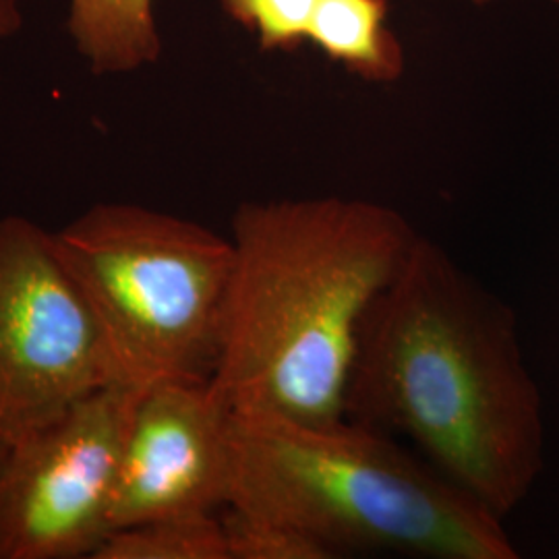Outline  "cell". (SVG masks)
Wrapping results in <instances>:
<instances>
[{
  "instance_id": "obj_1",
  "label": "cell",
  "mask_w": 559,
  "mask_h": 559,
  "mask_svg": "<svg viewBox=\"0 0 559 559\" xmlns=\"http://www.w3.org/2000/svg\"><path fill=\"white\" fill-rule=\"evenodd\" d=\"M346 419L399 436L501 520L543 468L514 311L423 235L362 330Z\"/></svg>"
},
{
  "instance_id": "obj_2",
  "label": "cell",
  "mask_w": 559,
  "mask_h": 559,
  "mask_svg": "<svg viewBox=\"0 0 559 559\" xmlns=\"http://www.w3.org/2000/svg\"><path fill=\"white\" fill-rule=\"evenodd\" d=\"M419 233L376 201L242 203L214 385L235 415L346 419L367 320Z\"/></svg>"
},
{
  "instance_id": "obj_3",
  "label": "cell",
  "mask_w": 559,
  "mask_h": 559,
  "mask_svg": "<svg viewBox=\"0 0 559 559\" xmlns=\"http://www.w3.org/2000/svg\"><path fill=\"white\" fill-rule=\"evenodd\" d=\"M228 508L344 554L514 559L501 519L392 436L357 420L235 415Z\"/></svg>"
},
{
  "instance_id": "obj_4",
  "label": "cell",
  "mask_w": 559,
  "mask_h": 559,
  "mask_svg": "<svg viewBox=\"0 0 559 559\" xmlns=\"http://www.w3.org/2000/svg\"><path fill=\"white\" fill-rule=\"evenodd\" d=\"M100 328L115 385L212 378L235 249L230 237L133 203H98L52 233Z\"/></svg>"
},
{
  "instance_id": "obj_5",
  "label": "cell",
  "mask_w": 559,
  "mask_h": 559,
  "mask_svg": "<svg viewBox=\"0 0 559 559\" xmlns=\"http://www.w3.org/2000/svg\"><path fill=\"white\" fill-rule=\"evenodd\" d=\"M115 385L100 328L36 222L0 218V441Z\"/></svg>"
},
{
  "instance_id": "obj_6",
  "label": "cell",
  "mask_w": 559,
  "mask_h": 559,
  "mask_svg": "<svg viewBox=\"0 0 559 559\" xmlns=\"http://www.w3.org/2000/svg\"><path fill=\"white\" fill-rule=\"evenodd\" d=\"M133 390L110 385L0 441V559L94 558L110 533Z\"/></svg>"
},
{
  "instance_id": "obj_7",
  "label": "cell",
  "mask_w": 559,
  "mask_h": 559,
  "mask_svg": "<svg viewBox=\"0 0 559 559\" xmlns=\"http://www.w3.org/2000/svg\"><path fill=\"white\" fill-rule=\"evenodd\" d=\"M233 420L212 378H173L140 390L120 445L110 533L228 506Z\"/></svg>"
},
{
  "instance_id": "obj_8",
  "label": "cell",
  "mask_w": 559,
  "mask_h": 559,
  "mask_svg": "<svg viewBox=\"0 0 559 559\" xmlns=\"http://www.w3.org/2000/svg\"><path fill=\"white\" fill-rule=\"evenodd\" d=\"M69 32L94 73H129L160 57L154 0H71Z\"/></svg>"
},
{
  "instance_id": "obj_9",
  "label": "cell",
  "mask_w": 559,
  "mask_h": 559,
  "mask_svg": "<svg viewBox=\"0 0 559 559\" xmlns=\"http://www.w3.org/2000/svg\"><path fill=\"white\" fill-rule=\"evenodd\" d=\"M388 0H321L309 40L328 59L344 64L362 80L388 83L402 73V50L385 29Z\"/></svg>"
},
{
  "instance_id": "obj_10",
  "label": "cell",
  "mask_w": 559,
  "mask_h": 559,
  "mask_svg": "<svg viewBox=\"0 0 559 559\" xmlns=\"http://www.w3.org/2000/svg\"><path fill=\"white\" fill-rule=\"evenodd\" d=\"M96 559H230L224 522L214 514L150 520L112 531Z\"/></svg>"
},
{
  "instance_id": "obj_11",
  "label": "cell",
  "mask_w": 559,
  "mask_h": 559,
  "mask_svg": "<svg viewBox=\"0 0 559 559\" xmlns=\"http://www.w3.org/2000/svg\"><path fill=\"white\" fill-rule=\"evenodd\" d=\"M222 522L230 559H332L316 540L278 520L230 508Z\"/></svg>"
},
{
  "instance_id": "obj_12",
  "label": "cell",
  "mask_w": 559,
  "mask_h": 559,
  "mask_svg": "<svg viewBox=\"0 0 559 559\" xmlns=\"http://www.w3.org/2000/svg\"><path fill=\"white\" fill-rule=\"evenodd\" d=\"M321 0H222L226 13L255 32L263 50H295L309 40Z\"/></svg>"
},
{
  "instance_id": "obj_13",
  "label": "cell",
  "mask_w": 559,
  "mask_h": 559,
  "mask_svg": "<svg viewBox=\"0 0 559 559\" xmlns=\"http://www.w3.org/2000/svg\"><path fill=\"white\" fill-rule=\"evenodd\" d=\"M21 23V0H0V40L15 36L20 32Z\"/></svg>"
},
{
  "instance_id": "obj_14",
  "label": "cell",
  "mask_w": 559,
  "mask_h": 559,
  "mask_svg": "<svg viewBox=\"0 0 559 559\" xmlns=\"http://www.w3.org/2000/svg\"><path fill=\"white\" fill-rule=\"evenodd\" d=\"M475 2H479V4H485V2H489V0H475Z\"/></svg>"
},
{
  "instance_id": "obj_15",
  "label": "cell",
  "mask_w": 559,
  "mask_h": 559,
  "mask_svg": "<svg viewBox=\"0 0 559 559\" xmlns=\"http://www.w3.org/2000/svg\"><path fill=\"white\" fill-rule=\"evenodd\" d=\"M554 2H558V4H559V0H554Z\"/></svg>"
}]
</instances>
